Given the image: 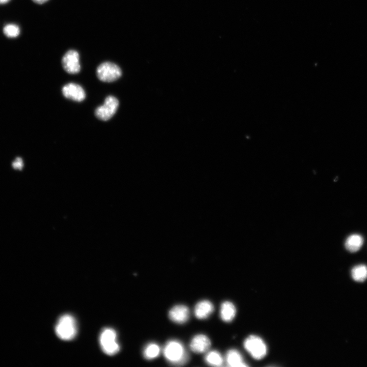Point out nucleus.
Wrapping results in <instances>:
<instances>
[{
	"label": "nucleus",
	"instance_id": "nucleus-1",
	"mask_svg": "<svg viewBox=\"0 0 367 367\" xmlns=\"http://www.w3.org/2000/svg\"><path fill=\"white\" fill-rule=\"evenodd\" d=\"M163 354L165 359L175 365H184L189 359L184 347L177 340L168 342L164 348Z\"/></svg>",
	"mask_w": 367,
	"mask_h": 367
},
{
	"label": "nucleus",
	"instance_id": "nucleus-2",
	"mask_svg": "<svg viewBox=\"0 0 367 367\" xmlns=\"http://www.w3.org/2000/svg\"><path fill=\"white\" fill-rule=\"evenodd\" d=\"M55 332L62 340L70 341L74 339L77 334V326L75 318L67 314L61 316L55 327Z\"/></svg>",
	"mask_w": 367,
	"mask_h": 367
},
{
	"label": "nucleus",
	"instance_id": "nucleus-3",
	"mask_svg": "<svg viewBox=\"0 0 367 367\" xmlns=\"http://www.w3.org/2000/svg\"><path fill=\"white\" fill-rule=\"evenodd\" d=\"M100 342L102 351L108 356L117 354L120 350V346L117 341V334L112 328H105L103 330Z\"/></svg>",
	"mask_w": 367,
	"mask_h": 367
},
{
	"label": "nucleus",
	"instance_id": "nucleus-4",
	"mask_svg": "<svg viewBox=\"0 0 367 367\" xmlns=\"http://www.w3.org/2000/svg\"><path fill=\"white\" fill-rule=\"evenodd\" d=\"M97 75L100 80L104 82H113L122 75L121 68L115 63L105 62L101 64L97 69Z\"/></svg>",
	"mask_w": 367,
	"mask_h": 367
},
{
	"label": "nucleus",
	"instance_id": "nucleus-5",
	"mask_svg": "<svg viewBox=\"0 0 367 367\" xmlns=\"http://www.w3.org/2000/svg\"><path fill=\"white\" fill-rule=\"evenodd\" d=\"M244 345L245 350L255 359H262L267 354V346L263 340L258 336L248 337L245 340Z\"/></svg>",
	"mask_w": 367,
	"mask_h": 367
},
{
	"label": "nucleus",
	"instance_id": "nucleus-6",
	"mask_svg": "<svg viewBox=\"0 0 367 367\" xmlns=\"http://www.w3.org/2000/svg\"><path fill=\"white\" fill-rule=\"evenodd\" d=\"M119 106V101L116 97L108 96L106 98L104 105L96 109L95 116L101 121H107L116 114Z\"/></svg>",
	"mask_w": 367,
	"mask_h": 367
},
{
	"label": "nucleus",
	"instance_id": "nucleus-7",
	"mask_svg": "<svg viewBox=\"0 0 367 367\" xmlns=\"http://www.w3.org/2000/svg\"><path fill=\"white\" fill-rule=\"evenodd\" d=\"M62 64L64 69L70 74H76L80 72V55L75 50H69L64 55L62 59Z\"/></svg>",
	"mask_w": 367,
	"mask_h": 367
},
{
	"label": "nucleus",
	"instance_id": "nucleus-8",
	"mask_svg": "<svg viewBox=\"0 0 367 367\" xmlns=\"http://www.w3.org/2000/svg\"><path fill=\"white\" fill-rule=\"evenodd\" d=\"M63 96L67 99L76 102H82L86 98V93L80 85L76 83H68L62 90Z\"/></svg>",
	"mask_w": 367,
	"mask_h": 367
},
{
	"label": "nucleus",
	"instance_id": "nucleus-9",
	"mask_svg": "<svg viewBox=\"0 0 367 367\" xmlns=\"http://www.w3.org/2000/svg\"><path fill=\"white\" fill-rule=\"evenodd\" d=\"M211 346V342L209 338L207 336L202 334L194 336L190 344L191 350L196 354L207 352Z\"/></svg>",
	"mask_w": 367,
	"mask_h": 367
},
{
	"label": "nucleus",
	"instance_id": "nucleus-10",
	"mask_svg": "<svg viewBox=\"0 0 367 367\" xmlns=\"http://www.w3.org/2000/svg\"><path fill=\"white\" fill-rule=\"evenodd\" d=\"M169 315L170 319L173 322L183 324L188 321L190 311L188 307L186 306L177 305L170 310Z\"/></svg>",
	"mask_w": 367,
	"mask_h": 367
},
{
	"label": "nucleus",
	"instance_id": "nucleus-11",
	"mask_svg": "<svg viewBox=\"0 0 367 367\" xmlns=\"http://www.w3.org/2000/svg\"><path fill=\"white\" fill-rule=\"evenodd\" d=\"M214 310L211 302L205 300L198 302L194 308V314L199 319H204L209 317Z\"/></svg>",
	"mask_w": 367,
	"mask_h": 367
},
{
	"label": "nucleus",
	"instance_id": "nucleus-12",
	"mask_svg": "<svg viewBox=\"0 0 367 367\" xmlns=\"http://www.w3.org/2000/svg\"><path fill=\"white\" fill-rule=\"evenodd\" d=\"M364 238L358 234H352L348 236L345 242L346 249L351 252L358 251L363 246Z\"/></svg>",
	"mask_w": 367,
	"mask_h": 367
},
{
	"label": "nucleus",
	"instance_id": "nucleus-13",
	"mask_svg": "<svg viewBox=\"0 0 367 367\" xmlns=\"http://www.w3.org/2000/svg\"><path fill=\"white\" fill-rule=\"evenodd\" d=\"M236 314V308L233 303L225 302L222 304L220 309V317L224 321L226 322L232 321Z\"/></svg>",
	"mask_w": 367,
	"mask_h": 367
},
{
	"label": "nucleus",
	"instance_id": "nucleus-14",
	"mask_svg": "<svg viewBox=\"0 0 367 367\" xmlns=\"http://www.w3.org/2000/svg\"><path fill=\"white\" fill-rule=\"evenodd\" d=\"M226 362L230 367H247L244 359L240 352L235 350H230L226 356Z\"/></svg>",
	"mask_w": 367,
	"mask_h": 367
},
{
	"label": "nucleus",
	"instance_id": "nucleus-15",
	"mask_svg": "<svg viewBox=\"0 0 367 367\" xmlns=\"http://www.w3.org/2000/svg\"><path fill=\"white\" fill-rule=\"evenodd\" d=\"M351 274L355 281L364 282L367 279V266L364 264L357 265L352 269Z\"/></svg>",
	"mask_w": 367,
	"mask_h": 367
},
{
	"label": "nucleus",
	"instance_id": "nucleus-16",
	"mask_svg": "<svg viewBox=\"0 0 367 367\" xmlns=\"http://www.w3.org/2000/svg\"><path fill=\"white\" fill-rule=\"evenodd\" d=\"M205 360L208 365L214 367L222 366L224 362L221 354L215 351L209 352L205 356Z\"/></svg>",
	"mask_w": 367,
	"mask_h": 367
},
{
	"label": "nucleus",
	"instance_id": "nucleus-17",
	"mask_svg": "<svg viewBox=\"0 0 367 367\" xmlns=\"http://www.w3.org/2000/svg\"><path fill=\"white\" fill-rule=\"evenodd\" d=\"M160 352V348L158 344L150 343L145 347L143 351V356L146 360H153L159 356Z\"/></svg>",
	"mask_w": 367,
	"mask_h": 367
},
{
	"label": "nucleus",
	"instance_id": "nucleus-18",
	"mask_svg": "<svg viewBox=\"0 0 367 367\" xmlns=\"http://www.w3.org/2000/svg\"><path fill=\"white\" fill-rule=\"evenodd\" d=\"M3 32L8 38H14L19 35L20 30L17 25L9 24L4 27Z\"/></svg>",
	"mask_w": 367,
	"mask_h": 367
},
{
	"label": "nucleus",
	"instance_id": "nucleus-19",
	"mask_svg": "<svg viewBox=\"0 0 367 367\" xmlns=\"http://www.w3.org/2000/svg\"><path fill=\"white\" fill-rule=\"evenodd\" d=\"M12 167L17 170H22L24 167V162L20 157L16 158L12 163Z\"/></svg>",
	"mask_w": 367,
	"mask_h": 367
},
{
	"label": "nucleus",
	"instance_id": "nucleus-20",
	"mask_svg": "<svg viewBox=\"0 0 367 367\" xmlns=\"http://www.w3.org/2000/svg\"><path fill=\"white\" fill-rule=\"evenodd\" d=\"M32 1L35 2V3L39 4H43L48 1L49 0H32Z\"/></svg>",
	"mask_w": 367,
	"mask_h": 367
},
{
	"label": "nucleus",
	"instance_id": "nucleus-21",
	"mask_svg": "<svg viewBox=\"0 0 367 367\" xmlns=\"http://www.w3.org/2000/svg\"><path fill=\"white\" fill-rule=\"evenodd\" d=\"M10 0H0V4H4L7 3Z\"/></svg>",
	"mask_w": 367,
	"mask_h": 367
}]
</instances>
